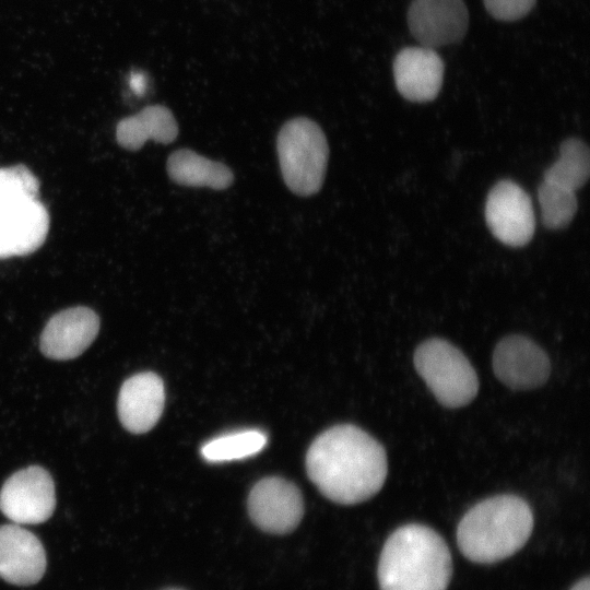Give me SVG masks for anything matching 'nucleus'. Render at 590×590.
I'll use <instances>...</instances> for the list:
<instances>
[{
    "mask_svg": "<svg viewBox=\"0 0 590 590\" xmlns=\"http://www.w3.org/2000/svg\"><path fill=\"white\" fill-rule=\"evenodd\" d=\"M248 512L262 531L285 534L293 531L304 514L298 487L279 476L262 479L248 496Z\"/></svg>",
    "mask_w": 590,
    "mask_h": 590,
    "instance_id": "obj_8",
    "label": "nucleus"
},
{
    "mask_svg": "<svg viewBox=\"0 0 590 590\" xmlns=\"http://www.w3.org/2000/svg\"><path fill=\"white\" fill-rule=\"evenodd\" d=\"M283 179L291 191L308 197L322 186L329 148L321 128L298 117L283 125L276 141Z\"/></svg>",
    "mask_w": 590,
    "mask_h": 590,
    "instance_id": "obj_4",
    "label": "nucleus"
},
{
    "mask_svg": "<svg viewBox=\"0 0 590 590\" xmlns=\"http://www.w3.org/2000/svg\"><path fill=\"white\" fill-rule=\"evenodd\" d=\"M99 318L88 307H71L54 315L39 340L42 353L52 359L67 361L81 355L94 341Z\"/></svg>",
    "mask_w": 590,
    "mask_h": 590,
    "instance_id": "obj_11",
    "label": "nucleus"
},
{
    "mask_svg": "<svg viewBox=\"0 0 590 590\" xmlns=\"http://www.w3.org/2000/svg\"><path fill=\"white\" fill-rule=\"evenodd\" d=\"M48 231V211L37 199L0 216V259L34 252Z\"/></svg>",
    "mask_w": 590,
    "mask_h": 590,
    "instance_id": "obj_15",
    "label": "nucleus"
},
{
    "mask_svg": "<svg viewBox=\"0 0 590 590\" xmlns=\"http://www.w3.org/2000/svg\"><path fill=\"white\" fill-rule=\"evenodd\" d=\"M178 135L173 113L163 105H150L138 114L123 118L116 129L118 143L131 151L141 149L149 140L168 144Z\"/></svg>",
    "mask_w": 590,
    "mask_h": 590,
    "instance_id": "obj_16",
    "label": "nucleus"
},
{
    "mask_svg": "<svg viewBox=\"0 0 590 590\" xmlns=\"http://www.w3.org/2000/svg\"><path fill=\"white\" fill-rule=\"evenodd\" d=\"M56 507L55 484L38 465L12 474L0 491V510L16 524H37L50 518Z\"/></svg>",
    "mask_w": 590,
    "mask_h": 590,
    "instance_id": "obj_6",
    "label": "nucleus"
},
{
    "mask_svg": "<svg viewBox=\"0 0 590 590\" xmlns=\"http://www.w3.org/2000/svg\"><path fill=\"white\" fill-rule=\"evenodd\" d=\"M167 173L179 185L215 190L228 188L234 180L233 172L225 164L211 161L189 149H180L169 155Z\"/></svg>",
    "mask_w": 590,
    "mask_h": 590,
    "instance_id": "obj_17",
    "label": "nucleus"
},
{
    "mask_svg": "<svg viewBox=\"0 0 590 590\" xmlns=\"http://www.w3.org/2000/svg\"><path fill=\"white\" fill-rule=\"evenodd\" d=\"M536 0H484L487 12L500 21H516L527 15Z\"/></svg>",
    "mask_w": 590,
    "mask_h": 590,
    "instance_id": "obj_22",
    "label": "nucleus"
},
{
    "mask_svg": "<svg viewBox=\"0 0 590 590\" xmlns=\"http://www.w3.org/2000/svg\"><path fill=\"white\" fill-rule=\"evenodd\" d=\"M164 402L165 389L160 376L151 371L135 374L120 388L117 402L119 420L133 434L146 433L160 420Z\"/></svg>",
    "mask_w": 590,
    "mask_h": 590,
    "instance_id": "obj_14",
    "label": "nucleus"
},
{
    "mask_svg": "<svg viewBox=\"0 0 590 590\" xmlns=\"http://www.w3.org/2000/svg\"><path fill=\"white\" fill-rule=\"evenodd\" d=\"M39 181L24 165L0 168V216L37 199Z\"/></svg>",
    "mask_w": 590,
    "mask_h": 590,
    "instance_id": "obj_20",
    "label": "nucleus"
},
{
    "mask_svg": "<svg viewBox=\"0 0 590 590\" xmlns=\"http://www.w3.org/2000/svg\"><path fill=\"white\" fill-rule=\"evenodd\" d=\"M130 87L138 94L145 90V76L142 73H132L130 78Z\"/></svg>",
    "mask_w": 590,
    "mask_h": 590,
    "instance_id": "obj_23",
    "label": "nucleus"
},
{
    "mask_svg": "<svg viewBox=\"0 0 590 590\" xmlns=\"http://www.w3.org/2000/svg\"><path fill=\"white\" fill-rule=\"evenodd\" d=\"M589 577L579 580L570 590H589Z\"/></svg>",
    "mask_w": 590,
    "mask_h": 590,
    "instance_id": "obj_24",
    "label": "nucleus"
},
{
    "mask_svg": "<svg viewBox=\"0 0 590 590\" xmlns=\"http://www.w3.org/2000/svg\"><path fill=\"white\" fill-rule=\"evenodd\" d=\"M543 224L551 229L566 227L574 219L578 203L575 191L543 180L538 189Z\"/></svg>",
    "mask_w": 590,
    "mask_h": 590,
    "instance_id": "obj_21",
    "label": "nucleus"
},
{
    "mask_svg": "<svg viewBox=\"0 0 590 590\" xmlns=\"http://www.w3.org/2000/svg\"><path fill=\"white\" fill-rule=\"evenodd\" d=\"M469 24L462 0H413L408 25L414 38L428 48L455 44L463 38Z\"/></svg>",
    "mask_w": 590,
    "mask_h": 590,
    "instance_id": "obj_10",
    "label": "nucleus"
},
{
    "mask_svg": "<svg viewBox=\"0 0 590 590\" xmlns=\"http://www.w3.org/2000/svg\"><path fill=\"white\" fill-rule=\"evenodd\" d=\"M529 504L512 494L481 500L462 517L457 529L461 553L472 562L492 564L519 551L533 529Z\"/></svg>",
    "mask_w": 590,
    "mask_h": 590,
    "instance_id": "obj_3",
    "label": "nucleus"
},
{
    "mask_svg": "<svg viewBox=\"0 0 590 590\" xmlns=\"http://www.w3.org/2000/svg\"><path fill=\"white\" fill-rule=\"evenodd\" d=\"M451 573L446 542L435 530L418 523L393 531L378 563L380 590H447Z\"/></svg>",
    "mask_w": 590,
    "mask_h": 590,
    "instance_id": "obj_2",
    "label": "nucleus"
},
{
    "mask_svg": "<svg viewBox=\"0 0 590 590\" xmlns=\"http://www.w3.org/2000/svg\"><path fill=\"white\" fill-rule=\"evenodd\" d=\"M46 569L43 544L20 524L0 526V577L19 586L39 581Z\"/></svg>",
    "mask_w": 590,
    "mask_h": 590,
    "instance_id": "obj_13",
    "label": "nucleus"
},
{
    "mask_svg": "<svg viewBox=\"0 0 590 590\" xmlns=\"http://www.w3.org/2000/svg\"><path fill=\"white\" fill-rule=\"evenodd\" d=\"M485 220L492 234L511 247L528 244L535 229L531 199L511 180H502L489 190L485 203Z\"/></svg>",
    "mask_w": 590,
    "mask_h": 590,
    "instance_id": "obj_7",
    "label": "nucleus"
},
{
    "mask_svg": "<svg viewBox=\"0 0 590 590\" xmlns=\"http://www.w3.org/2000/svg\"><path fill=\"white\" fill-rule=\"evenodd\" d=\"M590 174V153L580 139L569 138L562 142L559 156L544 174V180L575 191L588 180Z\"/></svg>",
    "mask_w": 590,
    "mask_h": 590,
    "instance_id": "obj_18",
    "label": "nucleus"
},
{
    "mask_svg": "<svg viewBox=\"0 0 590 590\" xmlns=\"http://www.w3.org/2000/svg\"><path fill=\"white\" fill-rule=\"evenodd\" d=\"M414 365L437 401L450 409L469 404L477 394V375L467 356L442 339L422 342Z\"/></svg>",
    "mask_w": 590,
    "mask_h": 590,
    "instance_id": "obj_5",
    "label": "nucleus"
},
{
    "mask_svg": "<svg viewBox=\"0 0 590 590\" xmlns=\"http://www.w3.org/2000/svg\"><path fill=\"white\" fill-rule=\"evenodd\" d=\"M267 444L264 433L250 429L219 436L201 448L202 457L210 462L244 459L260 452Z\"/></svg>",
    "mask_w": 590,
    "mask_h": 590,
    "instance_id": "obj_19",
    "label": "nucleus"
},
{
    "mask_svg": "<svg viewBox=\"0 0 590 590\" xmlns=\"http://www.w3.org/2000/svg\"><path fill=\"white\" fill-rule=\"evenodd\" d=\"M496 377L512 390H531L546 382L551 363L544 350L531 339L511 334L502 339L493 353Z\"/></svg>",
    "mask_w": 590,
    "mask_h": 590,
    "instance_id": "obj_9",
    "label": "nucleus"
},
{
    "mask_svg": "<svg viewBox=\"0 0 590 590\" xmlns=\"http://www.w3.org/2000/svg\"><path fill=\"white\" fill-rule=\"evenodd\" d=\"M393 78L404 98L416 103L429 102L442 85L444 62L433 48L406 47L393 60Z\"/></svg>",
    "mask_w": 590,
    "mask_h": 590,
    "instance_id": "obj_12",
    "label": "nucleus"
},
{
    "mask_svg": "<svg viewBox=\"0 0 590 590\" xmlns=\"http://www.w3.org/2000/svg\"><path fill=\"white\" fill-rule=\"evenodd\" d=\"M309 479L330 500L353 505L367 500L382 487L388 472L385 448L352 424L321 433L306 455Z\"/></svg>",
    "mask_w": 590,
    "mask_h": 590,
    "instance_id": "obj_1",
    "label": "nucleus"
}]
</instances>
